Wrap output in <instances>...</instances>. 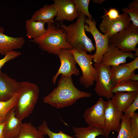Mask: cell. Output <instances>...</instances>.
Wrapping results in <instances>:
<instances>
[{"label":"cell","mask_w":138,"mask_h":138,"mask_svg":"<svg viewBox=\"0 0 138 138\" xmlns=\"http://www.w3.org/2000/svg\"><path fill=\"white\" fill-rule=\"evenodd\" d=\"M89 93L80 91L74 85L72 76L61 75L57 86L43 99L44 103L57 109L71 106L78 99L89 98Z\"/></svg>","instance_id":"6da1fadb"},{"label":"cell","mask_w":138,"mask_h":138,"mask_svg":"<svg viewBox=\"0 0 138 138\" xmlns=\"http://www.w3.org/2000/svg\"><path fill=\"white\" fill-rule=\"evenodd\" d=\"M54 23L48 24L46 32L31 41L38 45L42 50L57 55L61 49L71 50L73 48L66 40L65 30L59 25L55 26Z\"/></svg>","instance_id":"7a4b0ae2"},{"label":"cell","mask_w":138,"mask_h":138,"mask_svg":"<svg viewBox=\"0 0 138 138\" xmlns=\"http://www.w3.org/2000/svg\"><path fill=\"white\" fill-rule=\"evenodd\" d=\"M20 89L14 107L16 117L22 120L32 113L38 100L39 90L35 84L28 81L20 82Z\"/></svg>","instance_id":"3957f363"},{"label":"cell","mask_w":138,"mask_h":138,"mask_svg":"<svg viewBox=\"0 0 138 138\" xmlns=\"http://www.w3.org/2000/svg\"><path fill=\"white\" fill-rule=\"evenodd\" d=\"M85 16L79 14L75 22L68 26L62 24L59 26L66 32L67 42L73 48L91 53L95 49L91 40L86 35L85 30Z\"/></svg>","instance_id":"277c9868"},{"label":"cell","mask_w":138,"mask_h":138,"mask_svg":"<svg viewBox=\"0 0 138 138\" xmlns=\"http://www.w3.org/2000/svg\"><path fill=\"white\" fill-rule=\"evenodd\" d=\"M70 50L82 71L79 82L85 88L90 87L98 78L97 71L92 64L93 55L88 54L86 51L82 50L73 48Z\"/></svg>","instance_id":"5b68a950"},{"label":"cell","mask_w":138,"mask_h":138,"mask_svg":"<svg viewBox=\"0 0 138 138\" xmlns=\"http://www.w3.org/2000/svg\"><path fill=\"white\" fill-rule=\"evenodd\" d=\"M138 27L132 23L109 39V45L117 47L126 52L135 51L138 49Z\"/></svg>","instance_id":"8992f818"},{"label":"cell","mask_w":138,"mask_h":138,"mask_svg":"<svg viewBox=\"0 0 138 138\" xmlns=\"http://www.w3.org/2000/svg\"><path fill=\"white\" fill-rule=\"evenodd\" d=\"M84 25L85 31L90 33L95 42L96 51L93 55L94 63H99L104 54L107 52L109 45V38L106 35L101 33L96 27V21L94 19H86Z\"/></svg>","instance_id":"52a82bcc"},{"label":"cell","mask_w":138,"mask_h":138,"mask_svg":"<svg viewBox=\"0 0 138 138\" xmlns=\"http://www.w3.org/2000/svg\"><path fill=\"white\" fill-rule=\"evenodd\" d=\"M97 71L98 78L95 85L94 90L97 95L109 100L113 94L112 89L113 86L111 78L110 67L103 65L100 63L93 64Z\"/></svg>","instance_id":"ba28073f"},{"label":"cell","mask_w":138,"mask_h":138,"mask_svg":"<svg viewBox=\"0 0 138 138\" xmlns=\"http://www.w3.org/2000/svg\"><path fill=\"white\" fill-rule=\"evenodd\" d=\"M107 101L100 97L92 106L87 109L83 116L88 126L104 128L105 123V110Z\"/></svg>","instance_id":"9c48e42d"},{"label":"cell","mask_w":138,"mask_h":138,"mask_svg":"<svg viewBox=\"0 0 138 138\" xmlns=\"http://www.w3.org/2000/svg\"><path fill=\"white\" fill-rule=\"evenodd\" d=\"M99 25L100 31L109 39L115 34L128 27L131 24L129 16L123 13L115 19H111L103 16Z\"/></svg>","instance_id":"30bf717a"},{"label":"cell","mask_w":138,"mask_h":138,"mask_svg":"<svg viewBox=\"0 0 138 138\" xmlns=\"http://www.w3.org/2000/svg\"><path fill=\"white\" fill-rule=\"evenodd\" d=\"M57 55L61 64L58 71L52 77V82L54 84L60 74L65 76H71L72 75L77 76L80 74L79 70L76 66L77 63L70 50L62 49Z\"/></svg>","instance_id":"8fae6325"},{"label":"cell","mask_w":138,"mask_h":138,"mask_svg":"<svg viewBox=\"0 0 138 138\" xmlns=\"http://www.w3.org/2000/svg\"><path fill=\"white\" fill-rule=\"evenodd\" d=\"M136 57L131 52H124L116 47L109 45L100 63L110 67L126 63L128 58L134 59Z\"/></svg>","instance_id":"7c38bea8"},{"label":"cell","mask_w":138,"mask_h":138,"mask_svg":"<svg viewBox=\"0 0 138 138\" xmlns=\"http://www.w3.org/2000/svg\"><path fill=\"white\" fill-rule=\"evenodd\" d=\"M107 101L105 110V126L103 129L105 136L108 137L110 133L114 131L118 133L120 121L123 113L118 111L113 106L111 99Z\"/></svg>","instance_id":"4fadbf2b"},{"label":"cell","mask_w":138,"mask_h":138,"mask_svg":"<svg viewBox=\"0 0 138 138\" xmlns=\"http://www.w3.org/2000/svg\"><path fill=\"white\" fill-rule=\"evenodd\" d=\"M54 2L57 11L55 21H72L79 16L73 0H54Z\"/></svg>","instance_id":"5bb4252c"},{"label":"cell","mask_w":138,"mask_h":138,"mask_svg":"<svg viewBox=\"0 0 138 138\" xmlns=\"http://www.w3.org/2000/svg\"><path fill=\"white\" fill-rule=\"evenodd\" d=\"M20 82L0 71V101H5L18 93Z\"/></svg>","instance_id":"9a60e30c"},{"label":"cell","mask_w":138,"mask_h":138,"mask_svg":"<svg viewBox=\"0 0 138 138\" xmlns=\"http://www.w3.org/2000/svg\"><path fill=\"white\" fill-rule=\"evenodd\" d=\"M4 29L0 27V54L5 55L11 51L21 49L25 43L23 37H13L4 33Z\"/></svg>","instance_id":"2e32d148"},{"label":"cell","mask_w":138,"mask_h":138,"mask_svg":"<svg viewBox=\"0 0 138 138\" xmlns=\"http://www.w3.org/2000/svg\"><path fill=\"white\" fill-rule=\"evenodd\" d=\"M14 110V107L9 112L5 119L4 134L5 138L17 137L21 129L22 120L16 117Z\"/></svg>","instance_id":"e0dca14e"},{"label":"cell","mask_w":138,"mask_h":138,"mask_svg":"<svg viewBox=\"0 0 138 138\" xmlns=\"http://www.w3.org/2000/svg\"><path fill=\"white\" fill-rule=\"evenodd\" d=\"M111 99L114 107L118 111L123 113L138 95V92H118Z\"/></svg>","instance_id":"ac0fdd59"},{"label":"cell","mask_w":138,"mask_h":138,"mask_svg":"<svg viewBox=\"0 0 138 138\" xmlns=\"http://www.w3.org/2000/svg\"><path fill=\"white\" fill-rule=\"evenodd\" d=\"M57 11L53 4L45 5L35 11L30 19L48 24L54 23L53 19L56 15Z\"/></svg>","instance_id":"d6986e66"},{"label":"cell","mask_w":138,"mask_h":138,"mask_svg":"<svg viewBox=\"0 0 138 138\" xmlns=\"http://www.w3.org/2000/svg\"><path fill=\"white\" fill-rule=\"evenodd\" d=\"M45 23L39 21H36L30 19L26 20L25 27L26 30V36L30 39L38 38L47 31L44 27Z\"/></svg>","instance_id":"ffe728a7"},{"label":"cell","mask_w":138,"mask_h":138,"mask_svg":"<svg viewBox=\"0 0 138 138\" xmlns=\"http://www.w3.org/2000/svg\"><path fill=\"white\" fill-rule=\"evenodd\" d=\"M111 79L113 85L126 79H130L135 72H131L123 64L110 67Z\"/></svg>","instance_id":"44dd1931"},{"label":"cell","mask_w":138,"mask_h":138,"mask_svg":"<svg viewBox=\"0 0 138 138\" xmlns=\"http://www.w3.org/2000/svg\"><path fill=\"white\" fill-rule=\"evenodd\" d=\"M76 138H96L101 135L105 136L103 130L101 128L90 126L87 127H72Z\"/></svg>","instance_id":"7402d4cb"},{"label":"cell","mask_w":138,"mask_h":138,"mask_svg":"<svg viewBox=\"0 0 138 138\" xmlns=\"http://www.w3.org/2000/svg\"><path fill=\"white\" fill-rule=\"evenodd\" d=\"M43 133L30 123H22L17 138H44Z\"/></svg>","instance_id":"603a6c76"},{"label":"cell","mask_w":138,"mask_h":138,"mask_svg":"<svg viewBox=\"0 0 138 138\" xmlns=\"http://www.w3.org/2000/svg\"><path fill=\"white\" fill-rule=\"evenodd\" d=\"M112 90L113 94L118 92H138V82L130 79L123 80L114 85Z\"/></svg>","instance_id":"cb8c5ba5"},{"label":"cell","mask_w":138,"mask_h":138,"mask_svg":"<svg viewBox=\"0 0 138 138\" xmlns=\"http://www.w3.org/2000/svg\"><path fill=\"white\" fill-rule=\"evenodd\" d=\"M18 97V93L9 100L0 101V123L4 122L9 112L15 105Z\"/></svg>","instance_id":"d4e9b609"},{"label":"cell","mask_w":138,"mask_h":138,"mask_svg":"<svg viewBox=\"0 0 138 138\" xmlns=\"http://www.w3.org/2000/svg\"><path fill=\"white\" fill-rule=\"evenodd\" d=\"M121 121L117 138H134L130 129V117L123 114Z\"/></svg>","instance_id":"484cf974"},{"label":"cell","mask_w":138,"mask_h":138,"mask_svg":"<svg viewBox=\"0 0 138 138\" xmlns=\"http://www.w3.org/2000/svg\"><path fill=\"white\" fill-rule=\"evenodd\" d=\"M123 13L129 15L132 24L136 27H138V1L134 0L130 3L128 7L122 9Z\"/></svg>","instance_id":"4316f807"},{"label":"cell","mask_w":138,"mask_h":138,"mask_svg":"<svg viewBox=\"0 0 138 138\" xmlns=\"http://www.w3.org/2000/svg\"><path fill=\"white\" fill-rule=\"evenodd\" d=\"M38 129L44 135H48L49 138H76L65 133L61 130L58 133L52 132L48 127L47 122L45 120L43 121Z\"/></svg>","instance_id":"83f0119b"},{"label":"cell","mask_w":138,"mask_h":138,"mask_svg":"<svg viewBox=\"0 0 138 138\" xmlns=\"http://www.w3.org/2000/svg\"><path fill=\"white\" fill-rule=\"evenodd\" d=\"M76 9L79 14H82L91 19L93 17L88 10L89 0H73Z\"/></svg>","instance_id":"f1b7e54d"},{"label":"cell","mask_w":138,"mask_h":138,"mask_svg":"<svg viewBox=\"0 0 138 138\" xmlns=\"http://www.w3.org/2000/svg\"><path fill=\"white\" fill-rule=\"evenodd\" d=\"M130 127L134 138L138 137V114L135 112L130 117Z\"/></svg>","instance_id":"f546056e"},{"label":"cell","mask_w":138,"mask_h":138,"mask_svg":"<svg viewBox=\"0 0 138 138\" xmlns=\"http://www.w3.org/2000/svg\"><path fill=\"white\" fill-rule=\"evenodd\" d=\"M21 54L20 52L15 50L10 51L6 53L4 57L0 60V71L6 63L17 57Z\"/></svg>","instance_id":"4dcf8cb0"},{"label":"cell","mask_w":138,"mask_h":138,"mask_svg":"<svg viewBox=\"0 0 138 138\" xmlns=\"http://www.w3.org/2000/svg\"><path fill=\"white\" fill-rule=\"evenodd\" d=\"M138 109V95L132 103L125 110L123 114L130 117Z\"/></svg>","instance_id":"1f68e13d"},{"label":"cell","mask_w":138,"mask_h":138,"mask_svg":"<svg viewBox=\"0 0 138 138\" xmlns=\"http://www.w3.org/2000/svg\"><path fill=\"white\" fill-rule=\"evenodd\" d=\"M105 14L104 16H106L111 19H115L118 18L120 16L119 12L118 10L114 8H111L108 11L105 9Z\"/></svg>","instance_id":"d6a6232c"},{"label":"cell","mask_w":138,"mask_h":138,"mask_svg":"<svg viewBox=\"0 0 138 138\" xmlns=\"http://www.w3.org/2000/svg\"><path fill=\"white\" fill-rule=\"evenodd\" d=\"M123 64L128 68L131 72H135L136 69H138V56L131 62Z\"/></svg>","instance_id":"836d02e7"},{"label":"cell","mask_w":138,"mask_h":138,"mask_svg":"<svg viewBox=\"0 0 138 138\" xmlns=\"http://www.w3.org/2000/svg\"><path fill=\"white\" fill-rule=\"evenodd\" d=\"M5 122L0 123V138H5L4 134V129Z\"/></svg>","instance_id":"e575fe53"},{"label":"cell","mask_w":138,"mask_h":138,"mask_svg":"<svg viewBox=\"0 0 138 138\" xmlns=\"http://www.w3.org/2000/svg\"><path fill=\"white\" fill-rule=\"evenodd\" d=\"M130 79L132 81H138V74L135 73L131 76Z\"/></svg>","instance_id":"d590c367"},{"label":"cell","mask_w":138,"mask_h":138,"mask_svg":"<svg viewBox=\"0 0 138 138\" xmlns=\"http://www.w3.org/2000/svg\"><path fill=\"white\" fill-rule=\"evenodd\" d=\"M104 0H94L92 1L95 4H100L105 1Z\"/></svg>","instance_id":"8d00e7d4"},{"label":"cell","mask_w":138,"mask_h":138,"mask_svg":"<svg viewBox=\"0 0 138 138\" xmlns=\"http://www.w3.org/2000/svg\"><path fill=\"white\" fill-rule=\"evenodd\" d=\"M5 138H7L5 137ZM17 138V137H12V138Z\"/></svg>","instance_id":"74e56055"},{"label":"cell","mask_w":138,"mask_h":138,"mask_svg":"<svg viewBox=\"0 0 138 138\" xmlns=\"http://www.w3.org/2000/svg\"><path fill=\"white\" fill-rule=\"evenodd\" d=\"M138 138V137H137V138Z\"/></svg>","instance_id":"f35d334b"}]
</instances>
